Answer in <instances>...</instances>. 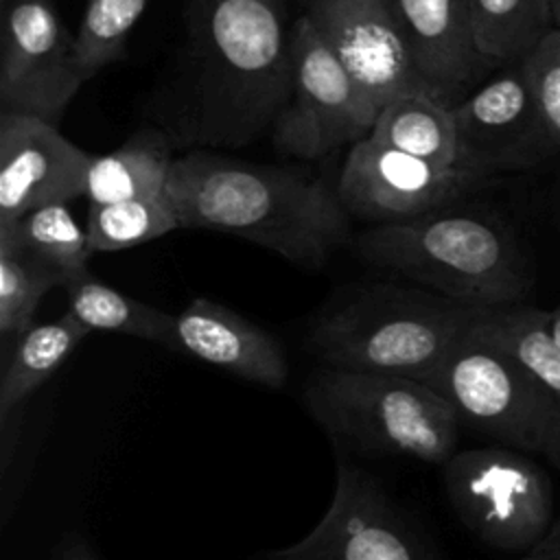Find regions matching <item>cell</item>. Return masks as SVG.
Returning <instances> with one entry per match:
<instances>
[{
  "label": "cell",
  "mask_w": 560,
  "mask_h": 560,
  "mask_svg": "<svg viewBox=\"0 0 560 560\" xmlns=\"http://www.w3.org/2000/svg\"><path fill=\"white\" fill-rule=\"evenodd\" d=\"M291 0H188L177 138L245 147L271 131L291 96Z\"/></svg>",
  "instance_id": "cell-1"
},
{
  "label": "cell",
  "mask_w": 560,
  "mask_h": 560,
  "mask_svg": "<svg viewBox=\"0 0 560 560\" xmlns=\"http://www.w3.org/2000/svg\"><path fill=\"white\" fill-rule=\"evenodd\" d=\"M166 195L179 230H214L306 269L350 243V214L322 177L276 164L192 149L173 158Z\"/></svg>",
  "instance_id": "cell-2"
},
{
  "label": "cell",
  "mask_w": 560,
  "mask_h": 560,
  "mask_svg": "<svg viewBox=\"0 0 560 560\" xmlns=\"http://www.w3.org/2000/svg\"><path fill=\"white\" fill-rule=\"evenodd\" d=\"M354 247L365 262L475 308L525 304L532 291V269L510 225L462 201L370 225Z\"/></svg>",
  "instance_id": "cell-3"
},
{
  "label": "cell",
  "mask_w": 560,
  "mask_h": 560,
  "mask_svg": "<svg viewBox=\"0 0 560 560\" xmlns=\"http://www.w3.org/2000/svg\"><path fill=\"white\" fill-rule=\"evenodd\" d=\"M477 313L420 284H354L322 308L306 346L328 368L420 378L442 361Z\"/></svg>",
  "instance_id": "cell-4"
},
{
  "label": "cell",
  "mask_w": 560,
  "mask_h": 560,
  "mask_svg": "<svg viewBox=\"0 0 560 560\" xmlns=\"http://www.w3.org/2000/svg\"><path fill=\"white\" fill-rule=\"evenodd\" d=\"M304 400L332 438L365 453L444 464L457 451L455 409L420 378L324 365L311 376Z\"/></svg>",
  "instance_id": "cell-5"
},
{
  "label": "cell",
  "mask_w": 560,
  "mask_h": 560,
  "mask_svg": "<svg viewBox=\"0 0 560 560\" xmlns=\"http://www.w3.org/2000/svg\"><path fill=\"white\" fill-rule=\"evenodd\" d=\"M420 381L455 409L462 427L503 446L547 455L553 400L534 372L494 341L468 328Z\"/></svg>",
  "instance_id": "cell-6"
},
{
  "label": "cell",
  "mask_w": 560,
  "mask_h": 560,
  "mask_svg": "<svg viewBox=\"0 0 560 560\" xmlns=\"http://www.w3.org/2000/svg\"><path fill=\"white\" fill-rule=\"evenodd\" d=\"M442 466L451 508L486 545L525 556L553 525L551 481L523 451L466 448Z\"/></svg>",
  "instance_id": "cell-7"
},
{
  "label": "cell",
  "mask_w": 560,
  "mask_h": 560,
  "mask_svg": "<svg viewBox=\"0 0 560 560\" xmlns=\"http://www.w3.org/2000/svg\"><path fill=\"white\" fill-rule=\"evenodd\" d=\"M376 114V105L300 13L293 26L291 96L271 129L273 147L284 155L319 160L370 136Z\"/></svg>",
  "instance_id": "cell-8"
},
{
  "label": "cell",
  "mask_w": 560,
  "mask_h": 560,
  "mask_svg": "<svg viewBox=\"0 0 560 560\" xmlns=\"http://www.w3.org/2000/svg\"><path fill=\"white\" fill-rule=\"evenodd\" d=\"M490 179L462 166H440L372 136L354 142L335 184L352 221L398 223L459 203Z\"/></svg>",
  "instance_id": "cell-9"
},
{
  "label": "cell",
  "mask_w": 560,
  "mask_h": 560,
  "mask_svg": "<svg viewBox=\"0 0 560 560\" xmlns=\"http://www.w3.org/2000/svg\"><path fill=\"white\" fill-rule=\"evenodd\" d=\"M451 109L462 168L494 179L536 168L558 155L523 59L499 68Z\"/></svg>",
  "instance_id": "cell-10"
},
{
  "label": "cell",
  "mask_w": 560,
  "mask_h": 560,
  "mask_svg": "<svg viewBox=\"0 0 560 560\" xmlns=\"http://www.w3.org/2000/svg\"><path fill=\"white\" fill-rule=\"evenodd\" d=\"M85 79L74 35L52 0H7L0 52V112L59 125Z\"/></svg>",
  "instance_id": "cell-11"
},
{
  "label": "cell",
  "mask_w": 560,
  "mask_h": 560,
  "mask_svg": "<svg viewBox=\"0 0 560 560\" xmlns=\"http://www.w3.org/2000/svg\"><path fill=\"white\" fill-rule=\"evenodd\" d=\"M269 560H435L365 470L339 462L322 521Z\"/></svg>",
  "instance_id": "cell-12"
},
{
  "label": "cell",
  "mask_w": 560,
  "mask_h": 560,
  "mask_svg": "<svg viewBox=\"0 0 560 560\" xmlns=\"http://www.w3.org/2000/svg\"><path fill=\"white\" fill-rule=\"evenodd\" d=\"M302 13L381 109L409 92H429L385 0H300Z\"/></svg>",
  "instance_id": "cell-13"
},
{
  "label": "cell",
  "mask_w": 560,
  "mask_h": 560,
  "mask_svg": "<svg viewBox=\"0 0 560 560\" xmlns=\"http://www.w3.org/2000/svg\"><path fill=\"white\" fill-rule=\"evenodd\" d=\"M92 155L28 114L0 112V228L85 195Z\"/></svg>",
  "instance_id": "cell-14"
},
{
  "label": "cell",
  "mask_w": 560,
  "mask_h": 560,
  "mask_svg": "<svg viewBox=\"0 0 560 560\" xmlns=\"http://www.w3.org/2000/svg\"><path fill=\"white\" fill-rule=\"evenodd\" d=\"M429 94L453 107L494 70L477 48L466 0H385Z\"/></svg>",
  "instance_id": "cell-15"
},
{
  "label": "cell",
  "mask_w": 560,
  "mask_h": 560,
  "mask_svg": "<svg viewBox=\"0 0 560 560\" xmlns=\"http://www.w3.org/2000/svg\"><path fill=\"white\" fill-rule=\"evenodd\" d=\"M175 317V350L265 387L278 389L287 383L280 341L230 306L195 298Z\"/></svg>",
  "instance_id": "cell-16"
},
{
  "label": "cell",
  "mask_w": 560,
  "mask_h": 560,
  "mask_svg": "<svg viewBox=\"0 0 560 560\" xmlns=\"http://www.w3.org/2000/svg\"><path fill=\"white\" fill-rule=\"evenodd\" d=\"M470 330L514 354L551 396L556 427L545 457L560 470V346L549 330V311L532 304L479 308Z\"/></svg>",
  "instance_id": "cell-17"
},
{
  "label": "cell",
  "mask_w": 560,
  "mask_h": 560,
  "mask_svg": "<svg viewBox=\"0 0 560 560\" xmlns=\"http://www.w3.org/2000/svg\"><path fill=\"white\" fill-rule=\"evenodd\" d=\"M171 164L168 138L153 129L138 131L118 149L92 155L83 197L90 203H114L164 195Z\"/></svg>",
  "instance_id": "cell-18"
},
{
  "label": "cell",
  "mask_w": 560,
  "mask_h": 560,
  "mask_svg": "<svg viewBox=\"0 0 560 560\" xmlns=\"http://www.w3.org/2000/svg\"><path fill=\"white\" fill-rule=\"evenodd\" d=\"M90 330L68 311L44 324H33L15 343L0 374V422L2 431L15 409L42 387L77 350Z\"/></svg>",
  "instance_id": "cell-19"
},
{
  "label": "cell",
  "mask_w": 560,
  "mask_h": 560,
  "mask_svg": "<svg viewBox=\"0 0 560 560\" xmlns=\"http://www.w3.org/2000/svg\"><path fill=\"white\" fill-rule=\"evenodd\" d=\"M370 136L440 166H457L453 109L429 92H409L385 103Z\"/></svg>",
  "instance_id": "cell-20"
},
{
  "label": "cell",
  "mask_w": 560,
  "mask_h": 560,
  "mask_svg": "<svg viewBox=\"0 0 560 560\" xmlns=\"http://www.w3.org/2000/svg\"><path fill=\"white\" fill-rule=\"evenodd\" d=\"M68 313L90 332H118L175 350V315L129 298L92 273L66 287Z\"/></svg>",
  "instance_id": "cell-21"
},
{
  "label": "cell",
  "mask_w": 560,
  "mask_h": 560,
  "mask_svg": "<svg viewBox=\"0 0 560 560\" xmlns=\"http://www.w3.org/2000/svg\"><path fill=\"white\" fill-rule=\"evenodd\" d=\"M475 44L497 68L521 61L553 26L547 0H466Z\"/></svg>",
  "instance_id": "cell-22"
},
{
  "label": "cell",
  "mask_w": 560,
  "mask_h": 560,
  "mask_svg": "<svg viewBox=\"0 0 560 560\" xmlns=\"http://www.w3.org/2000/svg\"><path fill=\"white\" fill-rule=\"evenodd\" d=\"M63 287V278L28 254L11 232L0 230V359H9L18 339L33 326L42 298Z\"/></svg>",
  "instance_id": "cell-23"
},
{
  "label": "cell",
  "mask_w": 560,
  "mask_h": 560,
  "mask_svg": "<svg viewBox=\"0 0 560 560\" xmlns=\"http://www.w3.org/2000/svg\"><path fill=\"white\" fill-rule=\"evenodd\" d=\"M37 260L63 278V289L90 273V245L85 230L72 217L68 203L42 206L13 225H2Z\"/></svg>",
  "instance_id": "cell-24"
},
{
  "label": "cell",
  "mask_w": 560,
  "mask_h": 560,
  "mask_svg": "<svg viewBox=\"0 0 560 560\" xmlns=\"http://www.w3.org/2000/svg\"><path fill=\"white\" fill-rule=\"evenodd\" d=\"M179 230V219L168 195L127 199L114 203H90L88 245L92 254H112L155 241Z\"/></svg>",
  "instance_id": "cell-25"
},
{
  "label": "cell",
  "mask_w": 560,
  "mask_h": 560,
  "mask_svg": "<svg viewBox=\"0 0 560 560\" xmlns=\"http://www.w3.org/2000/svg\"><path fill=\"white\" fill-rule=\"evenodd\" d=\"M149 0H88L74 33V57L88 81L122 57L127 37Z\"/></svg>",
  "instance_id": "cell-26"
},
{
  "label": "cell",
  "mask_w": 560,
  "mask_h": 560,
  "mask_svg": "<svg viewBox=\"0 0 560 560\" xmlns=\"http://www.w3.org/2000/svg\"><path fill=\"white\" fill-rule=\"evenodd\" d=\"M523 66L560 155V28H551L525 57Z\"/></svg>",
  "instance_id": "cell-27"
},
{
  "label": "cell",
  "mask_w": 560,
  "mask_h": 560,
  "mask_svg": "<svg viewBox=\"0 0 560 560\" xmlns=\"http://www.w3.org/2000/svg\"><path fill=\"white\" fill-rule=\"evenodd\" d=\"M536 560H560V518L553 521L542 540L529 551Z\"/></svg>",
  "instance_id": "cell-28"
},
{
  "label": "cell",
  "mask_w": 560,
  "mask_h": 560,
  "mask_svg": "<svg viewBox=\"0 0 560 560\" xmlns=\"http://www.w3.org/2000/svg\"><path fill=\"white\" fill-rule=\"evenodd\" d=\"M59 560H98V558H96V553H94L85 542L74 540V542H70V545L63 549V553H61Z\"/></svg>",
  "instance_id": "cell-29"
},
{
  "label": "cell",
  "mask_w": 560,
  "mask_h": 560,
  "mask_svg": "<svg viewBox=\"0 0 560 560\" xmlns=\"http://www.w3.org/2000/svg\"><path fill=\"white\" fill-rule=\"evenodd\" d=\"M549 330H551L556 343L560 346V304L553 311H549Z\"/></svg>",
  "instance_id": "cell-30"
},
{
  "label": "cell",
  "mask_w": 560,
  "mask_h": 560,
  "mask_svg": "<svg viewBox=\"0 0 560 560\" xmlns=\"http://www.w3.org/2000/svg\"><path fill=\"white\" fill-rule=\"evenodd\" d=\"M547 4H549V11H551L553 26L560 28V0H547Z\"/></svg>",
  "instance_id": "cell-31"
},
{
  "label": "cell",
  "mask_w": 560,
  "mask_h": 560,
  "mask_svg": "<svg viewBox=\"0 0 560 560\" xmlns=\"http://www.w3.org/2000/svg\"><path fill=\"white\" fill-rule=\"evenodd\" d=\"M516 560H536V558H534V556H529V553H525V556H518Z\"/></svg>",
  "instance_id": "cell-32"
},
{
  "label": "cell",
  "mask_w": 560,
  "mask_h": 560,
  "mask_svg": "<svg viewBox=\"0 0 560 560\" xmlns=\"http://www.w3.org/2000/svg\"><path fill=\"white\" fill-rule=\"evenodd\" d=\"M4 2H7V0H4Z\"/></svg>",
  "instance_id": "cell-33"
}]
</instances>
